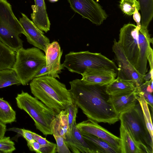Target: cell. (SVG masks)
<instances>
[{
	"mask_svg": "<svg viewBox=\"0 0 153 153\" xmlns=\"http://www.w3.org/2000/svg\"><path fill=\"white\" fill-rule=\"evenodd\" d=\"M34 139L40 146V153H55L57 152L56 144L47 140L45 138L32 132Z\"/></svg>",
	"mask_w": 153,
	"mask_h": 153,
	"instance_id": "28",
	"label": "cell"
},
{
	"mask_svg": "<svg viewBox=\"0 0 153 153\" xmlns=\"http://www.w3.org/2000/svg\"><path fill=\"white\" fill-rule=\"evenodd\" d=\"M81 133L84 138L95 149L97 153H120L106 141L91 135Z\"/></svg>",
	"mask_w": 153,
	"mask_h": 153,
	"instance_id": "22",
	"label": "cell"
},
{
	"mask_svg": "<svg viewBox=\"0 0 153 153\" xmlns=\"http://www.w3.org/2000/svg\"><path fill=\"white\" fill-rule=\"evenodd\" d=\"M20 134L26 140L27 143L30 142L34 140L32 132L30 131L21 129Z\"/></svg>",
	"mask_w": 153,
	"mask_h": 153,
	"instance_id": "34",
	"label": "cell"
},
{
	"mask_svg": "<svg viewBox=\"0 0 153 153\" xmlns=\"http://www.w3.org/2000/svg\"><path fill=\"white\" fill-rule=\"evenodd\" d=\"M20 84L16 73L12 68L0 71V89L14 85Z\"/></svg>",
	"mask_w": 153,
	"mask_h": 153,
	"instance_id": "26",
	"label": "cell"
},
{
	"mask_svg": "<svg viewBox=\"0 0 153 153\" xmlns=\"http://www.w3.org/2000/svg\"><path fill=\"white\" fill-rule=\"evenodd\" d=\"M137 99L140 104L145 121L151 137L153 139L152 119L148 107V104L143 96L137 94Z\"/></svg>",
	"mask_w": 153,
	"mask_h": 153,
	"instance_id": "27",
	"label": "cell"
},
{
	"mask_svg": "<svg viewBox=\"0 0 153 153\" xmlns=\"http://www.w3.org/2000/svg\"><path fill=\"white\" fill-rule=\"evenodd\" d=\"M69 83V91L73 103L88 119L110 125L119 120V114L113 106L111 96L106 91V85L89 84L79 79Z\"/></svg>",
	"mask_w": 153,
	"mask_h": 153,
	"instance_id": "1",
	"label": "cell"
},
{
	"mask_svg": "<svg viewBox=\"0 0 153 153\" xmlns=\"http://www.w3.org/2000/svg\"><path fill=\"white\" fill-rule=\"evenodd\" d=\"M27 146L29 149L37 153H40V146L39 143L34 139L27 143Z\"/></svg>",
	"mask_w": 153,
	"mask_h": 153,
	"instance_id": "33",
	"label": "cell"
},
{
	"mask_svg": "<svg viewBox=\"0 0 153 153\" xmlns=\"http://www.w3.org/2000/svg\"><path fill=\"white\" fill-rule=\"evenodd\" d=\"M112 49L118 66L117 77L133 81L135 83L136 87L144 83V76L140 74L130 62L119 42L115 39Z\"/></svg>",
	"mask_w": 153,
	"mask_h": 153,
	"instance_id": "10",
	"label": "cell"
},
{
	"mask_svg": "<svg viewBox=\"0 0 153 153\" xmlns=\"http://www.w3.org/2000/svg\"><path fill=\"white\" fill-rule=\"evenodd\" d=\"M45 53L46 65L49 71L50 76L59 79V74L64 68L60 62L62 51L58 42L54 41L50 43Z\"/></svg>",
	"mask_w": 153,
	"mask_h": 153,
	"instance_id": "14",
	"label": "cell"
},
{
	"mask_svg": "<svg viewBox=\"0 0 153 153\" xmlns=\"http://www.w3.org/2000/svg\"><path fill=\"white\" fill-rule=\"evenodd\" d=\"M0 153H1V152H0Z\"/></svg>",
	"mask_w": 153,
	"mask_h": 153,
	"instance_id": "41",
	"label": "cell"
},
{
	"mask_svg": "<svg viewBox=\"0 0 153 153\" xmlns=\"http://www.w3.org/2000/svg\"><path fill=\"white\" fill-rule=\"evenodd\" d=\"M78 107L74 103L68 105L65 109L68 114V128L70 135L71 134L74 125L76 124V118Z\"/></svg>",
	"mask_w": 153,
	"mask_h": 153,
	"instance_id": "30",
	"label": "cell"
},
{
	"mask_svg": "<svg viewBox=\"0 0 153 153\" xmlns=\"http://www.w3.org/2000/svg\"><path fill=\"white\" fill-rule=\"evenodd\" d=\"M133 15V19L136 23V26L139 28H140L141 26V16L139 11L136 10Z\"/></svg>",
	"mask_w": 153,
	"mask_h": 153,
	"instance_id": "36",
	"label": "cell"
},
{
	"mask_svg": "<svg viewBox=\"0 0 153 153\" xmlns=\"http://www.w3.org/2000/svg\"><path fill=\"white\" fill-rule=\"evenodd\" d=\"M16 52L12 69L16 73L21 84L26 85L46 65L45 56L40 49L35 47L27 49L22 47Z\"/></svg>",
	"mask_w": 153,
	"mask_h": 153,
	"instance_id": "5",
	"label": "cell"
},
{
	"mask_svg": "<svg viewBox=\"0 0 153 153\" xmlns=\"http://www.w3.org/2000/svg\"><path fill=\"white\" fill-rule=\"evenodd\" d=\"M65 142L72 152L74 153H97L94 147L83 137L75 124L71 135H66Z\"/></svg>",
	"mask_w": 153,
	"mask_h": 153,
	"instance_id": "16",
	"label": "cell"
},
{
	"mask_svg": "<svg viewBox=\"0 0 153 153\" xmlns=\"http://www.w3.org/2000/svg\"><path fill=\"white\" fill-rule=\"evenodd\" d=\"M15 149L14 143L10 140L9 137L4 136L0 138V152L1 153H11Z\"/></svg>",
	"mask_w": 153,
	"mask_h": 153,
	"instance_id": "31",
	"label": "cell"
},
{
	"mask_svg": "<svg viewBox=\"0 0 153 153\" xmlns=\"http://www.w3.org/2000/svg\"><path fill=\"white\" fill-rule=\"evenodd\" d=\"M17 107L33 120L37 129L44 135L52 134V124L56 114L41 101L23 91L16 97Z\"/></svg>",
	"mask_w": 153,
	"mask_h": 153,
	"instance_id": "3",
	"label": "cell"
},
{
	"mask_svg": "<svg viewBox=\"0 0 153 153\" xmlns=\"http://www.w3.org/2000/svg\"><path fill=\"white\" fill-rule=\"evenodd\" d=\"M6 131L5 124L0 122V138L4 136Z\"/></svg>",
	"mask_w": 153,
	"mask_h": 153,
	"instance_id": "37",
	"label": "cell"
},
{
	"mask_svg": "<svg viewBox=\"0 0 153 153\" xmlns=\"http://www.w3.org/2000/svg\"><path fill=\"white\" fill-rule=\"evenodd\" d=\"M136 88L134 90L111 96L113 106L119 115L134 107L138 102Z\"/></svg>",
	"mask_w": 153,
	"mask_h": 153,
	"instance_id": "17",
	"label": "cell"
},
{
	"mask_svg": "<svg viewBox=\"0 0 153 153\" xmlns=\"http://www.w3.org/2000/svg\"><path fill=\"white\" fill-rule=\"evenodd\" d=\"M140 28L132 24H124L120 30L118 41L128 60L137 71L140 55L138 33Z\"/></svg>",
	"mask_w": 153,
	"mask_h": 153,
	"instance_id": "8",
	"label": "cell"
},
{
	"mask_svg": "<svg viewBox=\"0 0 153 153\" xmlns=\"http://www.w3.org/2000/svg\"><path fill=\"white\" fill-rule=\"evenodd\" d=\"M136 88L133 81L125 80L117 77L106 85V90L110 96L133 90Z\"/></svg>",
	"mask_w": 153,
	"mask_h": 153,
	"instance_id": "21",
	"label": "cell"
},
{
	"mask_svg": "<svg viewBox=\"0 0 153 153\" xmlns=\"http://www.w3.org/2000/svg\"><path fill=\"white\" fill-rule=\"evenodd\" d=\"M153 69L150 70L149 72L143 76V80L144 82L149 81L151 78L153 79Z\"/></svg>",
	"mask_w": 153,
	"mask_h": 153,
	"instance_id": "38",
	"label": "cell"
},
{
	"mask_svg": "<svg viewBox=\"0 0 153 153\" xmlns=\"http://www.w3.org/2000/svg\"><path fill=\"white\" fill-rule=\"evenodd\" d=\"M141 13V27L147 28L153 17V0H137Z\"/></svg>",
	"mask_w": 153,
	"mask_h": 153,
	"instance_id": "24",
	"label": "cell"
},
{
	"mask_svg": "<svg viewBox=\"0 0 153 153\" xmlns=\"http://www.w3.org/2000/svg\"><path fill=\"white\" fill-rule=\"evenodd\" d=\"M49 1L51 2H54L57 1L58 0H49Z\"/></svg>",
	"mask_w": 153,
	"mask_h": 153,
	"instance_id": "40",
	"label": "cell"
},
{
	"mask_svg": "<svg viewBox=\"0 0 153 153\" xmlns=\"http://www.w3.org/2000/svg\"><path fill=\"white\" fill-rule=\"evenodd\" d=\"M120 123L130 132L145 153H153V140L147 128L138 102L133 108L119 115Z\"/></svg>",
	"mask_w": 153,
	"mask_h": 153,
	"instance_id": "4",
	"label": "cell"
},
{
	"mask_svg": "<svg viewBox=\"0 0 153 153\" xmlns=\"http://www.w3.org/2000/svg\"><path fill=\"white\" fill-rule=\"evenodd\" d=\"M81 75V79L87 83L106 85L116 79L117 74L112 70L92 68L87 69Z\"/></svg>",
	"mask_w": 153,
	"mask_h": 153,
	"instance_id": "15",
	"label": "cell"
},
{
	"mask_svg": "<svg viewBox=\"0 0 153 153\" xmlns=\"http://www.w3.org/2000/svg\"><path fill=\"white\" fill-rule=\"evenodd\" d=\"M56 143L57 152L70 153L71 152L66 145L63 137L59 136H54Z\"/></svg>",
	"mask_w": 153,
	"mask_h": 153,
	"instance_id": "32",
	"label": "cell"
},
{
	"mask_svg": "<svg viewBox=\"0 0 153 153\" xmlns=\"http://www.w3.org/2000/svg\"><path fill=\"white\" fill-rule=\"evenodd\" d=\"M16 56L15 52L0 41V71L12 68Z\"/></svg>",
	"mask_w": 153,
	"mask_h": 153,
	"instance_id": "23",
	"label": "cell"
},
{
	"mask_svg": "<svg viewBox=\"0 0 153 153\" xmlns=\"http://www.w3.org/2000/svg\"><path fill=\"white\" fill-rule=\"evenodd\" d=\"M24 32L10 4L6 0H0V41L16 52L23 47V42L19 35Z\"/></svg>",
	"mask_w": 153,
	"mask_h": 153,
	"instance_id": "7",
	"label": "cell"
},
{
	"mask_svg": "<svg viewBox=\"0 0 153 153\" xmlns=\"http://www.w3.org/2000/svg\"><path fill=\"white\" fill-rule=\"evenodd\" d=\"M75 12L96 25H101L108 15L101 5L94 0H68Z\"/></svg>",
	"mask_w": 153,
	"mask_h": 153,
	"instance_id": "9",
	"label": "cell"
},
{
	"mask_svg": "<svg viewBox=\"0 0 153 153\" xmlns=\"http://www.w3.org/2000/svg\"><path fill=\"white\" fill-rule=\"evenodd\" d=\"M16 113L9 103L0 97V122L4 124L15 121Z\"/></svg>",
	"mask_w": 153,
	"mask_h": 153,
	"instance_id": "25",
	"label": "cell"
},
{
	"mask_svg": "<svg viewBox=\"0 0 153 153\" xmlns=\"http://www.w3.org/2000/svg\"><path fill=\"white\" fill-rule=\"evenodd\" d=\"M52 131L53 136H59L64 139L65 136L70 134L68 128V114L65 109L56 115L52 124Z\"/></svg>",
	"mask_w": 153,
	"mask_h": 153,
	"instance_id": "20",
	"label": "cell"
},
{
	"mask_svg": "<svg viewBox=\"0 0 153 153\" xmlns=\"http://www.w3.org/2000/svg\"><path fill=\"white\" fill-rule=\"evenodd\" d=\"M119 6L122 12L128 16L132 15L136 10H140L139 3L136 0H121Z\"/></svg>",
	"mask_w": 153,
	"mask_h": 153,
	"instance_id": "29",
	"label": "cell"
},
{
	"mask_svg": "<svg viewBox=\"0 0 153 153\" xmlns=\"http://www.w3.org/2000/svg\"><path fill=\"white\" fill-rule=\"evenodd\" d=\"M120 130L121 140V153H144L129 131L121 123Z\"/></svg>",
	"mask_w": 153,
	"mask_h": 153,
	"instance_id": "19",
	"label": "cell"
},
{
	"mask_svg": "<svg viewBox=\"0 0 153 153\" xmlns=\"http://www.w3.org/2000/svg\"><path fill=\"white\" fill-rule=\"evenodd\" d=\"M30 88L34 97L57 114L73 103L65 85L51 76H45L33 79Z\"/></svg>",
	"mask_w": 153,
	"mask_h": 153,
	"instance_id": "2",
	"label": "cell"
},
{
	"mask_svg": "<svg viewBox=\"0 0 153 153\" xmlns=\"http://www.w3.org/2000/svg\"><path fill=\"white\" fill-rule=\"evenodd\" d=\"M153 51H151L149 54V56L148 58V60L149 62V65L150 67V70L153 69Z\"/></svg>",
	"mask_w": 153,
	"mask_h": 153,
	"instance_id": "39",
	"label": "cell"
},
{
	"mask_svg": "<svg viewBox=\"0 0 153 153\" xmlns=\"http://www.w3.org/2000/svg\"><path fill=\"white\" fill-rule=\"evenodd\" d=\"M50 76V74L46 65L44 66L36 75L35 78L42 76Z\"/></svg>",
	"mask_w": 153,
	"mask_h": 153,
	"instance_id": "35",
	"label": "cell"
},
{
	"mask_svg": "<svg viewBox=\"0 0 153 153\" xmlns=\"http://www.w3.org/2000/svg\"><path fill=\"white\" fill-rule=\"evenodd\" d=\"M63 67L69 71L81 74L89 68L112 70L117 73L118 68L115 63L100 53L89 51L70 52L65 56Z\"/></svg>",
	"mask_w": 153,
	"mask_h": 153,
	"instance_id": "6",
	"label": "cell"
},
{
	"mask_svg": "<svg viewBox=\"0 0 153 153\" xmlns=\"http://www.w3.org/2000/svg\"><path fill=\"white\" fill-rule=\"evenodd\" d=\"M35 5L31 6V14L32 22L42 31L47 33L50 30L51 23L46 11L44 0H34Z\"/></svg>",
	"mask_w": 153,
	"mask_h": 153,
	"instance_id": "18",
	"label": "cell"
},
{
	"mask_svg": "<svg viewBox=\"0 0 153 153\" xmlns=\"http://www.w3.org/2000/svg\"><path fill=\"white\" fill-rule=\"evenodd\" d=\"M138 40L140 48L139 57L137 71L143 76L147 71V64L148 58L153 50L150 44H153V38H151L147 28L141 27L138 31Z\"/></svg>",
	"mask_w": 153,
	"mask_h": 153,
	"instance_id": "13",
	"label": "cell"
},
{
	"mask_svg": "<svg viewBox=\"0 0 153 153\" xmlns=\"http://www.w3.org/2000/svg\"><path fill=\"white\" fill-rule=\"evenodd\" d=\"M98 123L88 119L76 124L82 133L101 139L109 143L121 153V139L103 128Z\"/></svg>",
	"mask_w": 153,
	"mask_h": 153,
	"instance_id": "11",
	"label": "cell"
},
{
	"mask_svg": "<svg viewBox=\"0 0 153 153\" xmlns=\"http://www.w3.org/2000/svg\"><path fill=\"white\" fill-rule=\"evenodd\" d=\"M21 14L22 17L19 21L24 30V34L26 36L27 42L45 52L50 43L49 39L25 14Z\"/></svg>",
	"mask_w": 153,
	"mask_h": 153,
	"instance_id": "12",
	"label": "cell"
}]
</instances>
